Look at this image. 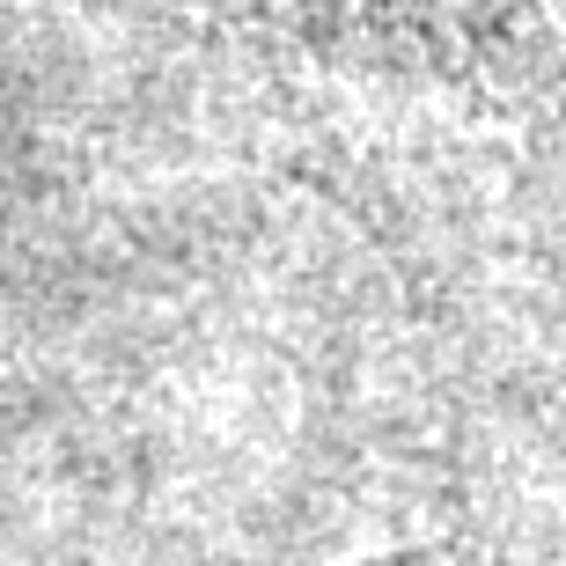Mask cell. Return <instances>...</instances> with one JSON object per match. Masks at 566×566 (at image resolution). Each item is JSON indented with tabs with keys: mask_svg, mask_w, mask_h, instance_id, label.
I'll use <instances>...</instances> for the list:
<instances>
[{
	"mask_svg": "<svg viewBox=\"0 0 566 566\" xmlns=\"http://www.w3.org/2000/svg\"><path fill=\"white\" fill-rule=\"evenodd\" d=\"M376 566H420V559H376Z\"/></svg>",
	"mask_w": 566,
	"mask_h": 566,
	"instance_id": "obj_1",
	"label": "cell"
}]
</instances>
